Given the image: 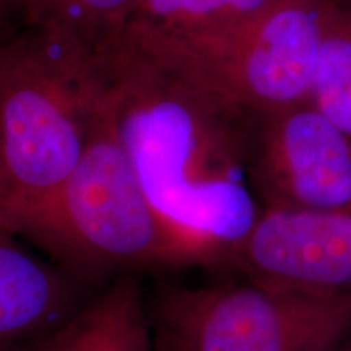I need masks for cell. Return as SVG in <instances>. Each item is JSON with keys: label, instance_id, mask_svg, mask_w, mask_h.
Returning a JSON list of instances; mask_svg holds the SVG:
<instances>
[{"label": "cell", "instance_id": "obj_5", "mask_svg": "<svg viewBox=\"0 0 351 351\" xmlns=\"http://www.w3.org/2000/svg\"><path fill=\"white\" fill-rule=\"evenodd\" d=\"M156 351H333L351 337V293L244 278L165 287L148 301Z\"/></svg>", "mask_w": 351, "mask_h": 351}, {"label": "cell", "instance_id": "obj_6", "mask_svg": "<svg viewBox=\"0 0 351 351\" xmlns=\"http://www.w3.org/2000/svg\"><path fill=\"white\" fill-rule=\"evenodd\" d=\"M249 173L262 208H351V138L311 103L256 116Z\"/></svg>", "mask_w": 351, "mask_h": 351}, {"label": "cell", "instance_id": "obj_13", "mask_svg": "<svg viewBox=\"0 0 351 351\" xmlns=\"http://www.w3.org/2000/svg\"><path fill=\"white\" fill-rule=\"evenodd\" d=\"M269 2H271V0H207L208 21L207 26H205L204 29H200V32L213 29L219 25L247 15V13L257 10V8L267 5Z\"/></svg>", "mask_w": 351, "mask_h": 351}, {"label": "cell", "instance_id": "obj_3", "mask_svg": "<svg viewBox=\"0 0 351 351\" xmlns=\"http://www.w3.org/2000/svg\"><path fill=\"white\" fill-rule=\"evenodd\" d=\"M20 238L85 285L205 265L202 254L153 207L106 103L75 169Z\"/></svg>", "mask_w": 351, "mask_h": 351}, {"label": "cell", "instance_id": "obj_12", "mask_svg": "<svg viewBox=\"0 0 351 351\" xmlns=\"http://www.w3.org/2000/svg\"><path fill=\"white\" fill-rule=\"evenodd\" d=\"M207 21V0H142L137 19L125 34L178 36L200 32Z\"/></svg>", "mask_w": 351, "mask_h": 351}, {"label": "cell", "instance_id": "obj_14", "mask_svg": "<svg viewBox=\"0 0 351 351\" xmlns=\"http://www.w3.org/2000/svg\"><path fill=\"white\" fill-rule=\"evenodd\" d=\"M39 0H0V28L2 33L32 23Z\"/></svg>", "mask_w": 351, "mask_h": 351}, {"label": "cell", "instance_id": "obj_4", "mask_svg": "<svg viewBox=\"0 0 351 351\" xmlns=\"http://www.w3.org/2000/svg\"><path fill=\"white\" fill-rule=\"evenodd\" d=\"M328 0H271L213 29L121 41L178 70L239 111L263 116L309 103Z\"/></svg>", "mask_w": 351, "mask_h": 351}, {"label": "cell", "instance_id": "obj_15", "mask_svg": "<svg viewBox=\"0 0 351 351\" xmlns=\"http://www.w3.org/2000/svg\"><path fill=\"white\" fill-rule=\"evenodd\" d=\"M333 351H351V337L350 339H346L343 343L339 346V348H335Z\"/></svg>", "mask_w": 351, "mask_h": 351}, {"label": "cell", "instance_id": "obj_10", "mask_svg": "<svg viewBox=\"0 0 351 351\" xmlns=\"http://www.w3.org/2000/svg\"><path fill=\"white\" fill-rule=\"evenodd\" d=\"M142 0H39L32 23L59 29L93 54L119 43L138 15Z\"/></svg>", "mask_w": 351, "mask_h": 351}, {"label": "cell", "instance_id": "obj_11", "mask_svg": "<svg viewBox=\"0 0 351 351\" xmlns=\"http://www.w3.org/2000/svg\"><path fill=\"white\" fill-rule=\"evenodd\" d=\"M309 103L351 138V13L328 3Z\"/></svg>", "mask_w": 351, "mask_h": 351}, {"label": "cell", "instance_id": "obj_8", "mask_svg": "<svg viewBox=\"0 0 351 351\" xmlns=\"http://www.w3.org/2000/svg\"><path fill=\"white\" fill-rule=\"evenodd\" d=\"M82 287L0 228V351H33L85 301Z\"/></svg>", "mask_w": 351, "mask_h": 351}, {"label": "cell", "instance_id": "obj_1", "mask_svg": "<svg viewBox=\"0 0 351 351\" xmlns=\"http://www.w3.org/2000/svg\"><path fill=\"white\" fill-rule=\"evenodd\" d=\"M101 60L106 106L153 207L205 267H225L263 210L249 173L256 116L127 41Z\"/></svg>", "mask_w": 351, "mask_h": 351}, {"label": "cell", "instance_id": "obj_7", "mask_svg": "<svg viewBox=\"0 0 351 351\" xmlns=\"http://www.w3.org/2000/svg\"><path fill=\"white\" fill-rule=\"evenodd\" d=\"M225 267L271 287L350 295L351 208H263Z\"/></svg>", "mask_w": 351, "mask_h": 351}, {"label": "cell", "instance_id": "obj_9", "mask_svg": "<svg viewBox=\"0 0 351 351\" xmlns=\"http://www.w3.org/2000/svg\"><path fill=\"white\" fill-rule=\"evenodd\" d=\"M33 351H156L137 276H117L86 298Z\"/></svg>", "mask_w": 351, "mask_h": 351}, {"label": "cell", "instance_id": "obj_2", "mask_svg": "<svg viewBox=\"0 0 351 351\" xmlns=\"http://www.w3.org/2000/svg\"><path fill=\"white\" fill-rule=\"evenodd\" d=\"M101 57L59 29L0 34V228L21 234L75 169L106 103Z\"/></svg>", "mask_w": 351, "mask_h": 351}]
</instances>
